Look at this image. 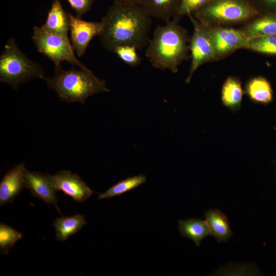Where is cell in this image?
Here are the masks:
<instances>
[{
	"label": "cell",
	"mask_w": 276,
	"mask_h": 276,
	"mask_svg": "<svg viewBox=\"0 0 276 276\" xmlns=\"http://www.w3.org/2000/svg\"><path fill=\"white\" fill-rule=\"evenodd\" d=\"M180 0H141L140 5L151 17L169 21L174 16Z\"/></svg>",
	"instance_id": "cell-14"
},
{
	"label": "cell",
	"mask_w": 276,
	"mask_h": 276,
	"mask_svg": "<svg viewBox=\"0 0 276 276\" xmlns=\"http://www.w3.org/2000/svg\"><path fill=\"white\" fill-rule=\"evenodd\" d=\"M51 178L57 191H62L79 202L84 201L93 193V191L79 175L70 171H60L57 174L51 175Z\"/></svg>",
	"instance_id": "cell-10"
},
{
	"label": "cell",
	"mask_w": 276,
	"mask_h": 276,
	"mask_svg": "<svg viewBox=\"0 0 276 276\" xmlns=\"http://www.w3.org/2000/svg\"><path fill=\"white\" fill-rule=\"evenodd\" d=\"M245 48L261 53L276 55V33L249 38Z\"/></svg>",
	"instance_id": "cell-22"
},
{
	"label": "cell",
	"mask_w": 276,
	"mask_h": 276,
	"mask_svg": "<svg viewBox=\"0 0 276 276\" xmlns=\"http://www.w3.org/2000/svg\"><path fill=\"white\" fill-rule=\"evenodd\" d=\"M211 0H180L178 9L173 18L179 19L184 15H189L206 5Z\"/></svg>",
	"instance_id": "cell-25"
},
{
	"label": "cell",
	"mask_w": 276,
	"mask_h": 276,
	"mask_svg": "<svg viewBox=\"0 0 276 276\" xmlns=\"http://www.w3.org/2000/svg\"><path fill=\"white\" fill-rule=\"evenodd\" d=\"M243 91L240 81L229 77L225 81L221 90L223 104L232 110L238 109L241 104Z\"/></svg>",
	"instance_id": "cell-20"
},
{
	"label": "cell",
	"mask_w": 276,
	"mask_h": 276,
	"mask_svg": "<svg viewBox=\"0 0 276 276\" xmlns=\"http://www.w3.org/2000/svg\"><path fill=\"white\" fill-rule=\"evenodd\" d=\"M211 235L217 242H226L233 236L227 216L217 209H210L205 213Z\"/></svg>",
	"instance_id": "cell-15"
},
{
	"label": "cell",
	"mask_w": 276,
	"mask_h": 276,
	"mask_svg": "<svg viewBox=\"0 0 276 276\" xmlns=\"http://www.w3.org/2000/svg\"><path fill=\"white\" fill-rule=\"evenodd\" d=\"M141 0H113V2L122 3L140 4Z\"/></svg>",
	"instance_id": "cell-28"
},
{
	"label": "cell",
	"mask_w": 276,
	"mask_h": 276,
	"mask_svg": "<svg viewBox=\"0 0 276 276\" xmlns=\"http://www.w3.org/2000/svg\"><path fill=\"white\" fill-rule=\"evenodd\" d=\"M23 237V235L1 222L0 224V252L2 255H7L9 249L15 243Z\"/></svg>",
	"instance_id": "cell-23"
},
{
	"label": "cell",
	"mask_w": 276,
	"mask_h": 276,
	"mask_svg": "<svg viewBox=\"0 0 276 276\" xmlns=\"http://www.w3.org/2000/svg\"><path fill=\"white\" fill-rule=\"evenodd\" d=\"M248 38L276 33V11H269L250 21L241 30Z\"/></svg>",
	"instance_id": "cell-16"
},
{
	"label": "cell",
	"mask_w": 276,
	"mask_h": 276,
	"mask_svg": "<svg viewBox=\"0 0 276 276\" xmlns=\"http://www.w3.org/2000/svg\"><path fill=\"white\" fill-rule=\"evenodd\" d=\"M45 30L65 36L70 31L68 13L64 10L60 0H54L46 21L41 26Z\"/></svg>",
	"instance_id": "cell-13"
},
{
	"label": "cell",
	"mask_w": 276,
	"mask_h": 276,
	"mask_svg": "<svg viewBox=\"0 0 276 276\" xmlns=\"http://www.w3.org/2000/svg\"><path fill=\"white\" fill-rule=\"evenodd\" d=\"M194 14L209 27L247 21L256 17L259 10L248 0H211Z\"/></svg>",
	"instance_id": "cell-5"
},
{
	"label": "cell",
	"mask_w": 276,
	"mask_h": 276,
	"mask_svg": "<svg viewBox=\"0 0 276 276\" xmlns=\"http://www.w3.org/2000/svg\"><path fill=\"white\" fill-rule=\"evenodd\" d=\"M209 28L215 59L245 48L249 38L241 31L219 26Z\"/></svg>",
	"instance_id": "cell-9"
},
{
	"label": "cell",
	"mask_w": 276,
	"mask_h": 276,
	"mask_svg": "<svg viewBox=\"0 0 276 276\" xmlns=\"http://www.w3.org/2000/svg\"><path fill=\"white\" fill-rule=\"evenodd\" d=\"M45 78L42 66L30 60L17 45L15 39L9 38L0 56V82L17 90L18 86L34 79Z\"/></svg>",
	"instance_id": "cell-4"
},
{
	"label": "cell",
	"mask_w": 276,
	"mask_h": 276,
	"mask_svg": "<svg viewBox=\"0 0 276 276\" xmlns=\"http://www.w3.org/2000/svg\"><path fill=\"white\" fill-rule=\"evenodd\" d=\"M246 91L249 98L256 103L268 104L273 99L270 84L262 77H256L250 79L246 85Z\"/></svg>",
	"instance_id": "cell-18"
},
{
	"label": "cell",
	"mask_w": 276,
	"mask_h": 276,
	"mask_svg": "<svg viewBox=\"0 0 276 276\" xmlns=\"http://www.w3.org/2000/svg\"><path fill=\"white\" fill-rule=\"evenodd\" d=\"M43 80L61 100L68 102L84 104L92 95L109 91L105 81L97 77L91 71L77 70L74 66L68 70L60 66L55 67L54 75Z\"/></svg>",
	"instance_id": "cell-3"
},
{
	"label": "cell",
	"mask_w": 276,
	"mask_h": 276,
	"mask_svg": "<svg viewBox=\"0 0 276 276\" xmlns=\"http://www.w3.org/2000/svg\"><path fill=\"white\" fill-rule=\"evenodd\" d=\"M151 18L139 4L113 2L101 20L102 46L110 52L120 45L143 49L150 39Z\"/></svg>",
	"instance_id": "cell-1"
},
{
	"label": "cell",
	"mask_w": 276,
	"mask_h": 276,
	"mask_svg": "<svg viewBox=\"0 0 276 276\" xmlns=\"http://www.w3.org/2000/svg\"><path fill=\"white\" fill-rule=\"evenodd\" d=\"M257 1L270 11H276V0H257Z\"/></svg>",
	"instance_id": "cell-27"
},
{
	"label": "cell",
	"mask_w": 276,
	"mask_h": 276,
	"mask_svg": "<svg viewBox=\"0 0 276 276\" xmlns=\"http://www.w3.org/2000/svg\"><path fill=\"white\" fill-rule=\"evenodd\" d=\"M32 39L38 51L53 61L55 67L66 61L73 66L88 70L76 56L68 36L47 31L41 26H35Z\"/></svg>",
	"instance_id": "cell-6"
},
{
	"label": "cell",
	"mask_w": 276,
	"mask_h": 276,
	"mask_svg": "<svg viewBox=\"0 0 276 276\" xmlns=\"http://www.w3.org/2000/svg\"><path fill=\"white\" fill-rule=\"evenodd\" d=\"M173 18L158 25L149 39L145 55L157 69L177 72L180 63L188 58L189 46L187 31Z\"/></svg>",
	"instance_id": "cell-2"
},
{
	"label": "cell",
	"mask_w": 276,
	"mask_h": 276,
	"mask_svg": "<svg viewBox=\"0 0 276 276\" xmlns=\"http://www.w3.org/2000/svg\"><path fill=\"white\" fill-rule=\"evenodd\" d=\"M72 47L78 57L84 56L90 41L102 33V21H88L68 13Z\"/></svg>",
	"instance_id": "cell-8"
},
{
	"label": "cell",
	"mask_w": 276,
	"mask_h": 276,
	"mask_svg": "<svg viewBox=\"0 0 276 276\" xmlns=\"http://www.w3.org/2000/svg\"><path fill=\"white\" fill-rule=\"evenodd\" d=\"M76 13V16L80 18L91 8L94 0H67Z\"/></svg>",
	"instance_id": "cell-26"
},
{
	"label": "cell",
	"mask_w": 276,
	"mask_h": 276,
	"mask_svg": "<svg viewBox=\"0 0 276 276\" xmlns=\"http://www.w3.org/2000/svg\"><path fill=\"white\" fill-rule=\"evenodd\" d=\"M146 179V176L144 175L128 177L112 186L106 192L100 194L98 199L109 198L122 195L145 183Z\"/></svg>",
	"instance_id": "cell-21"
},
{
	"label": "cell",
	"mask_w": 276,
	"mask_h": 276,
	"mask_svg": "<svg viewBox=\"0 0 276 276\" xmlns=\"http://www.w3.org/2000/svg\"><path fill=\"white\" fill-rule=\"evenodd\" d=\"M25 164L16 165L3 177L0 183V204L11 202L23 190L25 186L24 171Z\"/></svg>",
	"instance_id": "cell-12"
},
{
	"label": "cell",
	"mask_w": 276,
	"mask_h": 276,
	"mask_svg": "<svg viewBox=\"0 0 276 276\" xmlns=\"http://www.w3.org/2000/svg\"><path fill=\"white\" fill-rule=\"evenodd\" d=\"M193 24L194 30L190 39L189 50L191 55V64L189 75L186 80L189 83L195 71L204 63L215 59L214 49L209 27L188 15Z\"/></svg>",
	"instance_id": "cell-7"
},
{
	"label": "cell",
	"mask_w": 276,
	"mask_h": 276,
	"mask_svg": "<svg viewBox=\"0 0 276 276\" xmlns=\"http://www.w3.org/2000/svg\"><path fill=\"white\" fill-rule=\"evenodd\" d=\"M137 49L130 45H120L111 51L125 64L135 67L139 65L142 59L137 52Z\"/></svg>",
	"instance_id": "cell-24"
},
{
	"label": "cell",
	"mask_w": 276,
	"mask_h": 276,
	"mask_svg": "<svg viewBox=\"0 0 276 276\" xmlns=\"http://www.w3.org/2000/svg\"><path fill=\"white\" fill-rule=\"evenodd\" d=\"M86 224L84 217L80 214L56 219L53 225L55 228L57 240L59 241H65L80 231Z\"/></svg>",
	"instance_id": "cell-19"
},
{
	"label": "cell",
	"mask_w": 276,
	"mask_h": 276,
	"mask_svg": "<svg viewBox=\"0 0 276 276\" xmlns=\"http://www.w3.org/2000/svg\"><path fill=\"white\" fill-rule=\"evenodd\" d=\"M178 228L181 235L192 240L197 246H199L201 241L211 235L206 221L200 219L190 218L179 220Z\"/></svg>",
	"instance_id": "cell-17"
},
{
	"label": "cell",
	"mask_w": 276,
	"mask_h": 276,
	"mask_svg": "<svg viewBox=\"0 0 276 276\" xmlns=\"http://www.w3.org/2000/svg\"><path fill=\"white\" fill-rule=\"evenodd\" d=\"M51 176L49 174L32 172L25 168L24 171L25 186L30 190L33 196L47 204H54L60 212L57 206V190L52 183Z\"/></svg>",
	"instance_id": "cell-11"
}]
</instances>
